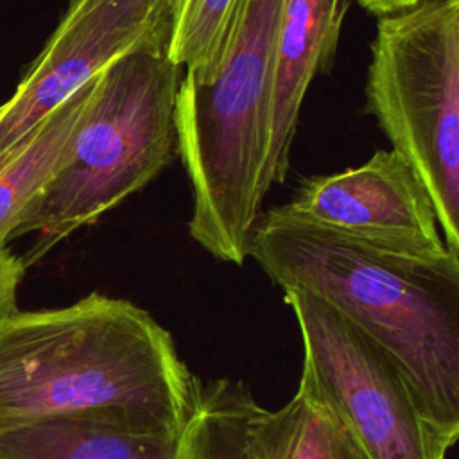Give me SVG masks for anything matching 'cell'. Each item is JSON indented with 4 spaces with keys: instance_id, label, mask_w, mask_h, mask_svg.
Wrapping results in <instances>:
<instances>
[{
    "instance_id": "6da1fadb",
    "label": "cell",
    "mask_w": 459,
    "mask_h": 459,
    "mask_svg": "<svg viewBox=\"0 0 459 459\" xmlns=\"http://www.w3.org/2000/svg\"><path fill=\"white\" fill-rule=\"evenodd\" d=\"M199 387L170 333L127 299L91 292L61 308H16L0 321V432L81 414L179 436Z\"/></svg>"
},
{
    "instance_id": "7a4b0ae2",
    "label": "cell",
    "mask_w": 459,
    "mask_h": 459,
    "mask_svg": "<svg viewBox=\"0 0 459 459\" xmlns=\"http://www.w3.org/2000/svg\"><path fill=\"white\" fill-rule=\"evenodd\" d=\"M247 256L281 290L319 298L391 353L434 421L459 436V253H394L281 204L256 217Z\"/></svg>"
},
{
    "instance_id": "3957f363",
    "label": "cell",
    "mask_w": 459,
    "mask_h": 459,
    "mask_svg": "<svg viewBox=\"0 0 459 459\" xmlns=\"http://www.w3.org/2000/svg\"><path fill=\"white\" fill-rule=\"evenodd\" d=\"M283 0H238L210 84L179 79L176 149L192 185L190 237L212 256L242 265L262 213L274 43Z\"/></svg>"
},
{
    "instance_id": "277c9868",
    "label": "cell",
    "mask_w": 459,
    "mask_h": 459,
    "mask_svg": "<svg viewBox=\"0 0 459 459\" xmlns=\"http://www.w3.org/2000/svg\"><path fill=\"white\" fill-rule=\"evenodd\" d=\"M167 36L169 27L97 75L66 161L14 231L38 235L20 258L23 267L147 186L178 156L174 109L181 68L167 54Z\"/></svg>"
},
{
    "instance_id": "5b68a950",
    "label": "cell",
    "mask_w": 459,
    "mask_h": 459,
    "mask_svg": "<svg viewBox=\"0 0 459 459\" xmlns=\"http://www.w3.org/2000/svg\"><path fill=\"white\" fill-rule=\"evenodd\" d=\"M366 111L416 172L441 235L459 253V0H425L380 16Z\"/></svg>"
},
{
    "instance_id": "8992f818",
    "label": "cell",
    "mask_w": 459,
    "mask_h": 459,
    "mask_svg": "<svg viewBox=\"0 0 459 459\" xmlns=\"http://www.w3.org/2000/svg\"><path fill=\"white\" fill-rule=\"evenodd\" d=\"M303 341L299 385L346 425L369 459H445L457 437L434 421L396 359L319 298L290 289Z\"/></svg>"
},
{
    "instance_id": "52a82bcc",
    "label": "cell",
    "mask_w": 459,
    "mask_h": 459,
    "mask_svg": "<svg viewBox=\"0 0 459 459\" xmlns=\"http://www.w3.org/2000/svg\"><path fill=\"white\" fill-rule=\"evenodd\" d=\"M165 27L167 0H68L56 30L0 106V163L45 117Z\"/></svg>"
},
{
    "instance_id": "ba28073f",
    "label": "cell",
    "mask_w": 459,
    "mask_h": 459,
    "mask_svg": "<svg viewBox=\"0 0 459 459\" xmlns=\"http://www.w3.org/2000/svg\"><path fill=\"white\" fill-rule=\"evenodd\" d=\"M312 222L402 255L439 258L443 240L427 188L393 149L359 167L305 179L283 204Z\"/></svg>"
},
{
    "instance_id": "9c48e42d",
    "label": "cell",
    "mask_w": 459,
    "mask_h": 459,
    "mask_svg": "<svg viewBox=\"0 0 459 459\" xmlns=\"http://www.w3.org/2000/svg\"><path fill=\"white\" fill-rule=\"evenodd\" d=\"M0 459H230L226 425L199 398L179 436L138 434L91 416H56L0 432Z\"/></svg>"
},
{
    "instance_id": "30bf717a",
    "label": "cell",
    "mask_w": 459,
    "mask_h": 459,
    "mask_svg": "<svg viewBox=\"0 0 459 459\" xmlns=\"http://www.w3.org/2000/svg\"><path fill=\"white\" fill-rule=\"evenodd\" d=\"M350 4L351 0H283L281 4L262 169L265 192L287 178L307 90L317 75L330 72Z\"/></svg>"
},
{
    "instance_id": "8fae6325",
    "label": "cell",
    "mask_w": 459,
    "mask_h": 459,
    "mask_svg": "<svg viewBox=\"0 0 459 459\" xmlns=\"http://www.w3.org/2000/svg\"><path fill=\"white\" fill-rule=\"evenodd\" d=\"M95 79L45 117L0 163V249L7 247L29 208L66 161Z\"/></svg>"
},
{
    "instance_id": "7c38bea8",
    "label": "cell",
    "mask_w": 459,
    "mask_h": 459,
    "mask_svg": "<svg viewBox=\"0 0 459 459\" xmlns=\"http://www.w3.org/2000/svg\"><path fill=\"white\" fill-rule=\"evenodd\" d=\"M246 450L249 459H369L335 412L303 385L278 411L253 409Z\"/></svg>"
},
{
    "instance_id": "4fadbf2b",
    "label": "cell",
    "mask_w": 459,
    "mask_h": 459,
    "mask_svg": "<svg viewBox=\"0 0 459 459\" xmlns=\"http://www.w3.org/2000/svg\"><path fill=\"white\" fill-rule=\"evenodd\" d=\"M238 0H167V54L183 79L210 84L221 66Z\"/></svg>"
},
{
    "instance_id": "5bb4252c",
    "label": "cell",
    "mask_w": 459,
    "mask_h": 459,
    "mask_svg": "<svg viewBox=\"0 0 459 459\" xmlns=\"http://www.w3.org/2000/svg\"><path fill=\"white\" fill-rule=\"evenodd\" d=\"M23 264L7 247L0 249V321L16 310V292L23 276Z\"/></svg>"
},
{
    "instance_id": "9a60e30c",
    "label": "cell",
    "mask_w": 459,
    "mask_h": 459,
    "mask_svg": "<svg viewBox=\"0 0 459 459\" xmlns=\"http://www.w3.org/2000/svg\"><path fill=\"white\" fill-rule=\"evenodd\" d=\"M355 2H359V5L368 13L380 18L385 14H393V13L414 7L425 0H355Z\"/></svg>"
}]
</instances>
